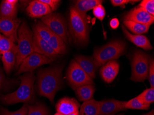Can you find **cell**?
Returning a JSON list of instances; mask_svg holds the SVG:
<instances>
[{
  "mask_svg": "<svg viewBox=\"0 0 154 115\" xmlns=\"http://www.w3.org/2000/svg\"><path fill=\"white\" fill-rule=\"evenodd\" d=\"M150 58L149 54L141 50L134 52L131 58V80L143 83L148 79Z\"/></svg>",
  "mask_w": 154,
  "mask_h": 115,
  "instance_id": "obj_6",
  "label": "cell"
},
{
  "mask_svg": "<svg viewBox=\"0 0 154 115\" xmlns=\"http://www.w3.org/2000/svg\"><path fill=\"white\" fill-rule=\"evenodd\" d=\"M119 21L117 18H113L110 21V26L113 29H116L119 26Z\"/></svg>",
  "mask_w": 154,
  "mask_h": 115,
  "instance_id": "obj_37",
  "label": "cell"
},
{
  "mask_svg": "<svg viewBox=\"0 0 154 115\" xmlns=\"http://www.w3.org/2000/svg\"><path fill=\"white\" fill-rule=\"evenodd\" d=\"M21 23L19 19L0 18V32L14 43L18 41V31Z\"/></svg>",
  "mask_w": 154,
  "mask_h": 115,
  "instance_id": "obj_10",
  "label": "cell"
},
{
  "mask_svg": "<svg viewBox=\"0 0 154 115\" xmlns=\"http://www.w3.org/2000/svg\"><path fill=\"white\" fill-rule=\"evenodd\" d=\"M137 97L143 104L150 105V104L154 102V88H150L144 90Z\"/></svg>",
  "mask_w": 154,
  "mask_h": 115,
  "instance_id": "obj_27",
  "label": "cell"
},
{
  "mask_svg": "<svg viewBox=\"0 0 154 115\" xmlns=\"http://www.w3.org/2000/svg\"><path fill=\"white\" fill-rule=\"evenodd\" d=\"M67 115H79V111H76L75 112H73V113H71V114H68Z\"/></svg>",
  "mask_w": 154,
  "mask_h": 115,
  "instance_id": "obj_40",
  "label": "cell"
},
{
  "mask_svg": "<svg viewBox=\"0 0 154 115\" xmlns=\"http://www.w3.org/2000/svg\"><path fill=\"white\" fill-rule=\"evenodd\" d=\"M99 101L92 99L84 102L81 107L79 115H99Z\"/></svg>",
  "mask_w": 154,
  "mask_h": 115,
  "instance_id": "obj_21",
  "label": "cell"
},
{
  "mask_svg": "<svg viewBox=\"0 0 154 115\" xmlns=\"http://www.w3.org/2000/svg\"><path fill=\"white\" fill-rule=\"evenodd\" d=\"M150 105L144 104L141 102L137 97L132 98L129 101H127L125 104L126 109L142 110H148L149 108Z\"/></svg>",
  "mask_w": 154,
  "mask_h": 115,
  "instance_id": "obj_30",
  "label": "cell"
},
{
  "mask_svg": "<svg viewBox=\"0 0 154 115\" xmlns=\"http://www.w3.org/2000/svg\"><path fill=\"white\" fill-rule=\"evenodd\" d=\"M148 79L150 88H154V60L153 59L150 58L149 62Z\"/></svg>",
  "mask_w": 154,
  "mask_h": 115,
  "instance_id": "obj_34",
  "label": "cell"
},
{
  "mask_svg": "<svg viewBox=\"0 0 154 115\" xmlns=\"http://www.w3.org/2000/svg\"><path fill=\"white\" fill-rule=\"evenodd\" d=\"M103 2V1L101 0H78L75 2L72 7L83 17L86 19V13L93 9L97 5L102 4Z\"/></svg>",
  "mask_w": 154,
  "mask_h": 115,
  "instance_id": "obj_19",
  "label": "cell"
},
{
  "mask_svg": "<svg viewBox=\"0 0 154 115\" xmlns=\"http://www.w3.org/2000/svg\"><path fill=\"white\" fill-rule=\"evenodd\" d=\"M120 65L116 60H110L104 64L100 69L101 77L104 82L111 83L113 82L119 71Z\"/></svg>",
  "mask_w": 154,
  "mask_h": 115,
  "instance_id": "obj_17",
  "label": "cell"
},
{
  "mask_svg": "<svg viewBox=\"0 0 154 115\" xmlns=\"http://www.w3.org/2000/svg\"><path fill=\"white\" fill-rule=\"evenodd\" d=\"M93 14L97 19L102 21L106 15V11L103 6L102 4H99L93 8Z\"/></svg>",
  "mask_w": 154,
  "mask_h": 115,
  "instance_id": "obj_33",
  "label": "cell"
},
{
  "mask_svg": "<svg viewBox=\"0 0 154 115\" xmlns=\"http://www.w3.org/2000/svg\"><path fill=\"white\" fill-rule=\"evenodd\" d=\"M27 115H49L48 110L45 105L41 104L34 105L28 104Z\"/></svg>",
  "mask_w": 154,
  "mask_h": 115,
  "instance_id": "obj_29",
  "label": "cell"
},
{
  "mask_svg": "<svg viewBox=\"0 0 154 115\" xmlns=\"http://www.w3.org/2000/svg\"><path fill=\"white\" fill-rule=\"evenodd\" d=\"M122 29L127 38L137 46L146 50L153 49V47L150 44L149 40L145 35L132 34L127 30L123 25L122 26Z\"/></svg>",
  "mask_w": 154,
  "mask_h": 115,
  "instance_id": "obj_18",
  "label": "cell"
},
{
  "mask_svg": "<svg viewBox=\"0 0 154 115\" xmlns=\"http://www.w3.org/2000/svg\"><path fill=\"white\" fill-rule=\"evenodd\" d=\"M26 12L32 18H42L52 12L50 7L41 0L31 2L27 7Z\"/></svg>",
  "mask_w": 154,
  "mask_h": 115,
  "instance_id": "obj_15",
  "label": "cell"
},
{
  "mask_svg": "<svg viewBox=\"0 0 154 115\" xmlns=\"http://www.w3.org/2000/svg\"><path fill=\"white\" fill-rule=\"evenodd\" d=\"M41 1L47 4L50 7L52 12L58 8L61 2V1L59 0H41Z\"/></svg>",
  "mask_w": 154,
  "mask_h": 115,
  "instance_id": "obj_36",
  "label": "cell"
},
{
  "mask_svg": "<svg viewBox=\"0 0 154 115\" xmlns=\"http://www.w3.org/2000/svg\"><path fill=\"white\" fill-rule=\"evenodd\" d=\"M138 1H131V0H111V3L114 7H121L122 8H125V4L129 3H134Z\"/></svg>",
  "mask_w": 154,
  "mask_h": 115,
  "instance_id": "obj_35",
  "label": "cell"
},
{
  "mask_svg": "<svg viewBox=\"0 0 154 115\" xmlns=\"http://www.w3.org/2000/svg\"><path fill=\"white\" fill-rule=\"evenodd\" d=\"M47 42L58 54H64L66 52L67 48L64 41L54 33L52 32L51 38Z\"/></svg>",
  "mask_w": 154,
  "mask_h": 115,
  "instance_id": "obj_24",
  "label": "cell"
},
{
  "mask_svg": "<svg viewBox=\"0 0 154 115\" xmlns=\"http://www.w3.org/2000/svg\"><path fill=\"white\" fill-rule=\"evenodd\" d=\"M74 60L92 79L96 78L99 66L93 57L77 55L74 58Z\"/></svg>",
  "mask_w": 154,
  "mask_h": 115,
  "instance_id": "obj_14",
  "label": "cell"
},
{
  "mask_svg": "<svg viewBox=\"0 0 154 115\" xmlns=\"http://www.w3.org/2000/svg\"><path fill=\"white\" fill-rule=\"evenodd\" d=\"M54 115H62V114H60V113H58V112H57V113H55V114H54Z\"/></svg>",
  "mask_w": 154,
  "mask_h": 115,
  "instance_id": "obj_41",
  "label": "cell"
},
{
  "mask_svg": "<svg viewBox=\"0 0 154 115\" xmlns=\"http://www.w3.org/2000/svg\"><path fill=\"white\" fill-rule=\"evenodd\" d=\"M96 90L95 86L88 84L77 88L75 92L79 100L85 102L93 99Z\"/></svg>",
  "mask_w": 154,
  "mask_h": 115,
  "instance_id": "obj_22",
  "label": "cell"
},
{
  "mask_svg": "<svg viewBox=\"0 0 154 115\" xmlns=\"http://www.w3.org/2000/svg\"><path fill=\"white\" fill-rule=\"evenodd\" d=\"M126 102L115 99L99 101V115H115L118 112L125 110Z\"/></svg>",
  "mask_w": 154,
  "mask_h": 115,
  "instance_id": "obj_12",
  "label": "cell"
},
{
  "mask_svg": "<svg viewBox=\"0 0 154 115\" xmlns=\"http://www.w3.org/2000/svg\"><path fill=\"white\" fill-rule=\"evenodd\" d=\"M20 85L19 89L8 95H1L0 102L5 104H13L18 103H34L36 100L34 89L36 77L33 72H26L20 77Z\"/></svg>",
  "mask_w": 154,
  "mask_h": 115,
  "instance_id": "obj_2",
  "label": "cell"
},
{
  "mask_svg": "<svg viewBox=\"0 0 154 115\" xmlns=\"http://www.w3.org/2000/svg\"><path fill=\"white\" fill-rule=\"evenodd\" d=\"M27 104H24L20 109L15 111H10L2 107L0 108V115H27Z\"/></svg>",
  "mask_w": 154,
  "mask_h": 115,
  "instance_id": "obj_31",
  "label": "cell"
},
{
  "mask_svg": "<svg viewBox=\"0 0 154 115\" xmlns=\"http://www.w3.org/2000/svg\"><path fill=\"white\" fill-rule=\"evenodd\" d=\"M62 65H54L39 70L37 79V88L39 95L54 103L57 92L62 89L63 84L62 78Z\"/></svg>",
  "mask_w": 154,
  "mask_h": 115,
  "instance_id": "obj_1",
  "label": "cell"
},
{
  "mask_svg": "<svg viewBox=\"0 0 154 115\" xmlns=\"http://www.w3.org/2000/svg\"><path fill=\"white\" fill-rule=\"evenodd\" d=\"M17 49L7 52L2 54V60L3 63L4 70L7 74L10 73L14 65H16Z\"/></svg>",
  "mask_w": 154,
  "mask_h": 115,
  "instance_id": "obj_23",
  "label": "cell"
},
{
  "mask_svg": "<svg viewBox=\"0 0 154 115\" xmlns=\"http://www.w3.org/2000/svg\"><path fill=\"white\" fill-rule=\"evenodd\" d=\"M123 24L135 35H141L147 32L150 26L130 20L123 21Z\"/></svg>",
  "mask_w": 154,
  "mask_h": 115,
  "instance_id": "obj_26",
  "label": "cell"
},
{
  "mask_svg": "<svg viewBox=\"0 0 154 115\" xmlns=\"http://www.w3.org/2000/svg\"><path fill=\"white\" fill-rule=\"evenodd\" d=\"M17 45L15 43L4 35H2L0 40V53L3 54L7 52L17 49Z\"/></svg>",
  "mask_w": 154,
  "mask_h": 115,
  "instance_id": "obj_28",
  "label": "cell"
},
{
  "mask_svg": "<svg viewBox=\"0 0 154 115\" xmlns=\"http://www.w3.org/2000/svg\"><path fill=\"white\" fill-rule=\"evenodd\" d=\"M117 115H124V113H120V114H118Z\"/></svg>",
  "mask_w": 154,
  "mask_h": 115,
  "instance_id": "obj_43",
  "label": "cell"
},
{
  "mask_svg": "<svg viewBox=\"0 0 154 115\" xmlns=\"http://www.w3.org/2000/svg\"><path fill=\"white\" fill-rule=\"evenodd\" d=\"M32 30L33 32L36 33L46 41L49 40L53 32L42 21L35 23L33 26Z\"/></svg>",
  "mask_w": 154,
  "mask_h": 115,
  "instance_id": "obj_25",
  "label": "cell"
},
{
  "mask_svg": "<svg viewBox=\"0 0 154 115\" xmlns=\"http://www.w3.org/2000/svg\"><path fill=\"white\" fill-rule=\"evenodd\" d=\"M69 34L78 44L85 45L89 40V30L86 19H85L73 7L69 12Z\"/></svg>",
  "mask_w": 154,
  "mask_h": 115,
  "instance_id": "obj_3",
  "label": "cell"
},
{
  "mask_svg": "<svg viewBox=\"0 0 154 115\" xmlns=\"http://www.w3.org/2000/svg\"><path fill=\"white\" fill-rule=\"evenodd\" d=\"M17 14V4H14L4 0L0 4V18L16 19Z\"/></svg>",
  "mask_w": 154,
  "mask_h": 115,
  "instance_id": "obj_20",
  "label": "cell"
},
{
  "mask_svg": "<svg viewBox=\"0 0 154 115\" xmlns=\"http://www.w3.org/2000/svg\"><path fill=\"white\" fill-rule=\"evenodd\" d=\"M54 61V59L33 52L26 57L21 63L17 75L33 72L38 67L45 64H51Z\"/></svg>",
  "mask_w": 154,
  "mask_h": 115,
  "instance_id": "obj_9",
  "label": "cell"
},
{
  "mask_svg": "<svg viewBox=\"0 0 154 115\" xmlns=\"http://www.w3.org/2000/svg\"><path fill=\"white\" fill-rule=\"evenodd\" d=\"M41 21L46 25L53 32L58 35L66 44H69V34L64 18L60 14L53 13L41 18Z\"/></svg>",
  "mask_w": 154,
  "mask_h": 115,
  "instance_id": "obj_7",
  "label": "cell"
},
{
  "mask_svg": "<svg viewBox=\"0 0 154 115\" xmlns=\"http://www.w3.org/2000/svg\"><path fill=\"white\" fill-rule=\"evenodd\" d=\"M2 35L1 34V33H0V40H1L2 38Z\"/></svg>",
  "mask_w": 154,
  "mask_h": 115,
  "instance_id": "obj_42",
  "label": "cell"
},
{
  "mask_svg": "<svg viewBox=\"0 0 154 115\" xmlns=\"http://www.w3.org/2000/svg\"><path fill=\"white\" fill-rule=\"evenodd\" d=\"M4 83V77L1 72H0V90L1 89Z\"/></svg>",
  "mask_w": 154,
  "mask_h": 115,
  "instance_id": "obj_38",
  "label": "cell"
},
{
  "mask_svg": "<svg viewBox=\"0 0 154 115\" xmlns=\"http://www.w3.org/2000/svg\"><path fill=\"white\" fill-rule=\"evenodd\" d=\"M138 7L154 16V0H143L140 3Z\"/></svg>",
  "mask_w": 154,
  "mask_h": 115,
  "instance_id": "obj_32",
  "label": "cell"
},
{
  "mask_svg": "<svg viewBox=\"0 0 154 115\" xmlns=\"http://www.w3.org/2000/svg\"><path fill=\"white\" fill-rule=\"evenodd\" d=\"M123 20L132 21L140 24L150 26L154 23V16L138 7L126 13L123 16Z\"/></svg>",
  "mask_w": 154,
  "mask_h": 115,
  "instance_id": "obj_11",
  "label": "cell"
},
{
  "mask_svg": "<svg viewBox=\"0 0 154 115\" xmlns=\"http://www.w3.org/2000/svg\"><path fill=\"white\" fill-rule=\"evenodd\" d=\"M67 83L72 89L75 90L77 88L85 85H94V81L75 60L71 62L66 75Z\"/></svg>",
  "mask_w": 154,
  "mask_h": 115,
  "instance_id": "obj_8",
  "label": "cell"
},
{
  "mask_svg": "<svg viewBox=\"0 0 154 115\" xmlns=\"http://www.w3.org/2000/svg\"><path fill=\"white\" fill-rule=\"evenodd\" d=\"M126 50L124 41L117 40L95 49L93 57L99 67L110 60L118 59L123 55Z\"/></svg>",
  "mask_w": 154,
  "mask_h": 115,
  "instance_id": "obj_4",
  "label": "cell"
},
{
  "mask_svg": "<svg viewBox=\"0 0 154 115\" xmlns=\"http://www.w3.org/2000/svg\"><path fill=\"white\" fill-rule=\"evenodd\" d=\"M143 115H154V110H152L151 111H149L148 113L144 114Z\"/></svg>",
  "mask_w": 154,
  "mask_h": 115,
  "instance_id": "obj_39",
  "label": "cell"
},
{
  "mask_svg": "<svg viewBox=\"0 0 154 115\" xmlns=\"http://www.w3.org/2000/svg\"><path fill=\"white\" fill-rule=\"evenodd\" d=\"M18 45L16 66L18 67L23 60L34 52L33 33L25 21L21 23L18 31Z\"/></svg>",
  "mask_w": 154,
  "mask_h": 115,
  "instance_id": "obj_5",
  "label": "cell"
},
{
  "mask_svg": "<svg viewBox=\"0 0 154 115\" xmlns=\"http://www.w3.org/2000/svg\"><path fill=\"white\" fill-rule=\"evenodd\" d=\"M33 33L34 52L55 60L59 54L54 51L47 41L42 39L36 33Z\"/></svg>",
  "mask_w": 154,
  "mask_h": 115,
  "instance_id": "obj_13",
  "label": "cell"
},
{
  "mask_svg": "<svg viewBox=\"0 0 154 115\" xmlns=\"http://www.w3.org/2000/svg\"><path fill=\"white\" fill-rule=\"evenodd\" d=\"M80 104L74 98L65 97L61 98L57 103L55 108L58 113L67 115L79 110Z\"/></svg>",
  "mask_w": 154,
  "mask_h": 115,
  "instance_id": "obj_16",
  "label": "cell"
}]
</instances>
